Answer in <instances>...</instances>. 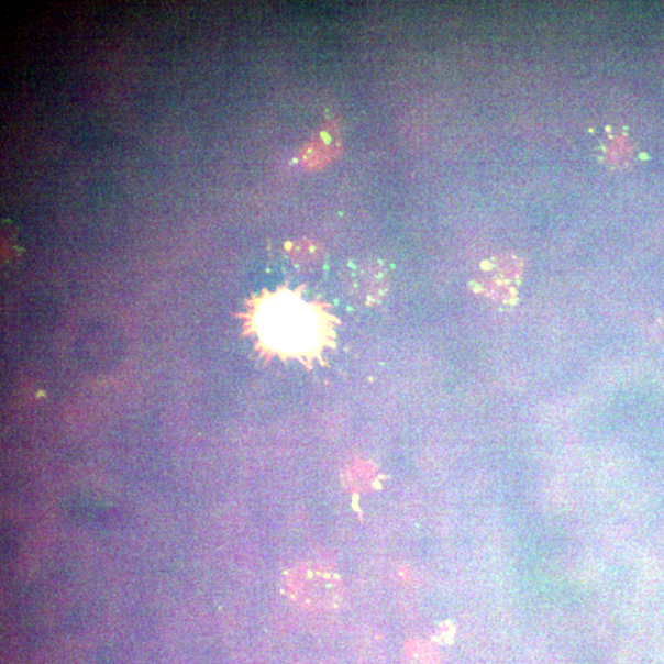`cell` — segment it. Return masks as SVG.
Returning a JSON list of instances; mask_svg holds the SVG:
<instances>
[{"mask_svg":"<svg viewBox=\"0 0 664 664\" xmlns=\"http://www.w3.org/2000/svg\"><path fill=\"white\" fill-rule=\"evenodd\" d=\"M247 325L269 355L302 362L320 358L331 346L334 318L323 306L307 303L297 292L278 290L254 300L248 308Z\"/></svg>","mask_w":664,"mask_h":664,"instance_id":"cell-1","label":"cell"},{"mask_svg":"<svg viewBox=\"0 0 664 664\" xmlns=\"http://www.w3.org/2000/svg\"><path fill=\"white\" fill-rule=\"evenodd\" d=\"M286 594L294 604L306 610L335 609L344 598V586L334 571L319 564H300L286 575Z\"/></svg>","mask_w":664,"mask_h":664,"instance_id":"cell-2","label":"cell"},{"mask_svg":"<svg viewBox=\"0 0 664 664\" xmlns=\"http://www.w3.org/2000/svg\"><path fill=\"white\" fill-rule=\"evenodd\" d=\"M347 292L361 306H375L389 289V276L379 264L366 262L352 267L345 277Z\"/></svg>","mask_w":664,"mask_h":664,"instance_id":"cell-3","label":"cell"}]
</instances>
